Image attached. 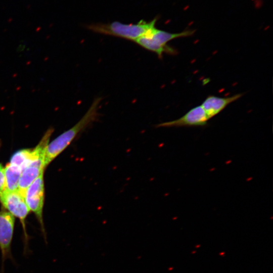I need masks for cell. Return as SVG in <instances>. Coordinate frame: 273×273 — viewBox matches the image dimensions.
Returning a JSON list of instances; mask_svg holds the SVG:
<instances>
[{"mask_svg":"<svg viewBox=\"0 0 273 273\" xmlns=\"http://www.w3.org/2000/svg\"><path fill=\"white\" fill-rule=\"evenodd\" d=\"M242 96V94H241L225 98L209 96L201 106L210 119L219 113L231 103L240 98Z\"/></svg>","mask_w":273,"mask_h":273,"instance_id":"9","label":"cell"},{"mask_svg":"<svg viewBox=\"0 0 273 273\" xmlns=\"http://www.w3.org/2000/svg\"><path fill=\"white\" fill-rule=\"evenodd\" d=\"M101 102V98L95 99L88 110L77 123L48 144L45 151V167L62 153L79 133L98 119Z\"/></svg>","mask_w":273,"mask_h":273,"instance_id":"1","label":"cell"},{"mask_svg":"<svg viewBox=\"0 0 273 273\" xmlns=\"http://www.w3.org/2000/svg\"><path fill=\"white\" fill-rule=\"evenodd\" d=\"M157 18L147 22L142 20L136 24H124L114 21L108 24L97 23L87 26L96 33L119 37L135 41L155 27Z\"/></svg>","mask_w":273,"mask_h":273,"instance_id":"2","label":"cell"},{"mask_svg":"<svg viewBox=\"0 0 273 273\" xmlns=\"http://www.w3.org/2000/svg\"><path fill=\"white\" fill-rule=\"evenodd\" d=\"M194 32L195 30H187L179 33H170L155 27L134 41L142 47L156 53L159 58H161L163 53L176 54L175 49L167 44L168 42L177 38L191 36Z\"/></svg>","mask_w":273,"mask_h":273,"instance_id":"3","label":"cell"},{"mask_svg":"<svg viewBox=\"0 0 273 273\" xmlns=\"http://www.w3.org/2000/svg\"><path fill=\"white\" fill-rule=\"evenodd\" d=\"M5 190L4 168L0 164V195Z\"/></svg>","mask_w":273,"mask_h":273,"instance_id":"11","label":"cell"},{"mask_svg":"<svg viewBox=\"0 0 273 273\" xmlns=\"http://www.w3.org/2000/svg\"><path fill=\"white\" fill-rule=\"evenodd\" d=\"M43 171L28 187L24 196L25 202L30 211H32L37 218L41 226L43 237L46 240V232L42 218L44 201Z\"/></svg>","mask_w":273,"mask_h":273,"instance_id":"5","label":"cell"},{"mask_svg":"<svg viewBox=\"0 0 273 273\" xmlns=\"http://www.w3.org/2000/svg\"><path fill=\"white\" fill-rule=\"evenodd\" d=\"M209 120L201 107H195L180 118L172 121L158 124L157 127H171L192 126H204Z\"/></svg>","mask_w":273,"mask_h":273,"instance_id":"7","label":"cell"},{"mask_svg":"<svg viewBox=\"0 0 273 273\" xmlns=\"http://www.w3.org/2000/svg\"><path fill=\"white\" fill-rule=\"evenodd\" d=\"M21 169L15 165L7 164L4 168L5 178V190L8 191H17Z\"/></svg>","mask_w":273,"mask_h":273,"instance_id":"10","label":"cell"},{"mask_svg":"<svg viewBox=\"0 0 273 273\" xmlns=\"http://www.w3.org/2000/svg\"><path fill=\"white\" fill-rule=\"evenodd\" d=\"M0 201L3 206L14 216L18 217L21 222L24 235L25 249L28 246L29 237L26 232L25 219L30 212L24 196L17 191L5 190L0 195Z\"/></svg>","mask_w":273,"mask_h":273,"instance_id":"4","label":"cell"},{"mask_svg":"<svg viewBox=\"0 0 273 273\" xmlns=\"http://www.w3.org/2000/svg\"><path fill=\"white\" fill-rule=\"evenodd\" d=\"M44 160L39 159L30 163L21 172L18 191L24 197L28 187L43 171Z\"/></svg>","mask_w":273,"mask_h":273,"instance_id":"8","label":"cell"},{"mask_svg":"<svg viewBox=\"0 0 273 273\" xmlns=\"http://www.w3.org/2000/svg\"><path fill=\"white\" fill-rule=\"evenodd\" d=\"M15 226V217L10 212H0V250L2 254L3 273L4 262L6 259H12L11 246Z\"/></svg>","mask_w":273,"mask_h":273,"instance_id":"6","label":"cell"}]
</instances>
